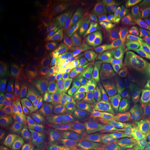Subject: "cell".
I'll return each instance as SVG.
<instances>
[{
	"label": "cell",
	"mask_w": 150,
	"mask_h": 150,
	"mask_svg": "<svg viewBox=\"0 0 150 150\" xmlns=\"http://www.w3.org/2000/svg\"><path fill=\"white\" fill-rule=\"evenodd\" d=\"M133 40L125 32L101 38L100 45L108 63L114 68L122 64L131 52Z\"/></svg>",
	"instance_id": "cell-1"
},
{
	"label": "cell",
	"mask_w": 150,
	"mask_h": 150,
	"mask_svg": "<svg viewBox=\"0 0 150 150\" xmlns=\"http://www.w3.org/2000/svg\"><path fill=\"white\" fill-rule=\"evenodd\" d=\"M88 129L91 142L102 149L117 138V129L110 116L104 111L90 117Z\"/></svg>",
	"instance_id": "cell-2"
},
{
	"label": "cell",
	"mask_w": 150,
	"mask_h": 150,
	"mask_svg": "<svg viewBox=\"0 0 150 150\" xmlns=\"http://www.w3.org/2000/svg\"><path fill=\"white\" fill-rule=\"evenodd\" d=\"M126 33L132 40L139 39L150 33V2L133 4L131 17Z\"/></svg>",
	"instance_id": "cell-3"
},
{
	"label": "cell",
	"mask_w": 150,
	"mask_h": 150,
	"mask_svg": "<svg viewBox=\"0 0 150 150\" xmlns=\"http://www.w3.org/2000/svg\"><path fill=\"white\" fill-rule=\"evenodd\" d=\"M65 101L73 113L87 109L92 104V94L83 86H70L65 89Z\"/></svg>",
	"instance_id": "cell-4"
},
{
	"label": "cell",
	"mask_w": 150,
	"mask_h": 150,
	"mask_svg": "<svg viewBox=\"0 0 150 150\" xmlns=\"http://www.w3.org/2000/svg\"><path fill=\"white\" fill-rule=\"evenodd\" d=\"M145 108L140 104H128L118 106L112 111L113 121L120 127L136 125L141 119Z\"/></svg>",
	"instance_id": "cell-5"
},
{
	"label": "cell",
	"mask_w": 150,
	"mask_h": 150,
	"mask_svg": "<svg viewBox=\"0 0 150 150\" xmlns=\"http://www.w3.org/2000/svg\"><path fill=\"white\" fill-rule=\"evenodd\" d=\"M105 11L122 30L126 31L132 13V7L130 1H110L106 6Z\"/></svg>",
	"instance_id": "cell-6"
},
{
	"label": "cell",
	"mask_w": 150,
	"mask_h": 150,
	"mask_svg": "<svg viewBox=\"0 0 150 150\" xmlns=\"http://www.w3.org/2000/svg\"><path fill=\"white\" fill-rule=\"evenodd\" d=\"M81 68L89 72L99 73L109 65L100 45L87 50L79 60Z\"/></svg>",
	"instance_id": "cell-7"
},
{
	"label": "cell",
	"mask_w": 150,
	"mask_h": 150,
	"mask_svg": "<svg viewBox=\"0 0 150 150\" xmlns=\"http://www.w3.org/2000/svg\"><path fill=\"white\" fill-rule=\"evenodd\" d=\"M92 27L101 38L125 32L104 10L93 18Z\"/></svg>",
	"instance_id": "cell-8"
},
{
	"label": "cell",
	"mask_w": 150,
	"mask_h": 150,
	"mask_svg": "<svg viewBox=\"0 0 150 150\" xmlns=\"http://www.w3.org/2000/svg\"><path fill=\"white\" fill-rule=\"evenodd\" d=\"M128 102L150 104V73H147L122 101V103Z\"/></svg>",
	"instance_id": "cell-9"
},
{
	"label": "cell",
	"mask_w": 150,
	"mask_h": 150,
	"mask_svg": "<svg viewBox=\"0 0 150 150\" xmlns=\"http://www.w3.org/2000/svg\"><path fill=\"white\" fill-rule=\"evenodd\" d=\"M45 139L52 147L61 150H70L72 147L74 136L69 129L61 128L50 131L47 134Z\"/></svg>",
	"instance_id": "cell-10"
},
{
	"label": "cell",
	"mask_w": 150,
	"mask_h": 150,
	"mask_svg": "<svg viewBox=\"0 0 150 150\" xmlns=\"http://www.w3.org/2000/svg\"><path fill=\"white\" fill-rule=\"evenodd\" d=\"M75 42L80 48L87 51L98 45L101 38L95 32L93 27L88 25L81 26L75 31Z\"/></svg>",
	"instance_id": "cell-11"
},
{
	"label": "cell",
	"mask_w": 150,
	"mask_h": 150,
	"mask_svg": "<svg viewBox=\"0 0 150 150\" xmlns=\"http://www.w3.org/2000/svg\"><path fill=\"white\" fill-rule=\"evenodd\" d=\"M147 71L145 70H142L139 73L131 76V77L123 81H122L118 87L116 89L111 97L109 99V103L112 105H117L118 104H121L122 101L126 95L130 92L131 90L134 88L138 82L142 79L145 77L147 74Z\"/></svg>",
	"instance_id": "cell-12"
},
{
	"label": "cell",
	"mask_w": 150,
	"mask_h": 150,
	"mask_svg": "<svg viewBox=\"0 0 150 150\" xmlns=\"http://www.w3.org/2000/svg\"><path fill=\"white\" fill-rule=\"evenodd\" d=\"M142 70L145 69L141 62L130 52V54L125 61L117 68V83L134 76Z\"/></svg>",
	"instance_id": "cell-13"
},
{
	"label": "cell",
	"mask_w": 150,
	"mask_h": 150,
	"mask_svg": "<svg viewBox=\"0 0 150 150\" xmlns=\"http://www.w3.org/2000/svg\"><path fill=\"white\" fill-rule=\"evenodd\" d=\"M52 108L47 99L40 97L34 101L31 106V115L38 122H46L52 114Z\"/></svg>",
	"instance_id": "cell-14"
},
{
	"label": "cell",
	"mask_w": 150,
	"mask_h": 150,
	"mask_svg": "<svg viewBox=\"0 0 150 150\" xmlns=\"http://www.w3.org/2000/svg\"><path fill=\"white\" fill-rule=\"evenodd\" d=\"M81 69L79 61L68 60L57 67L54 76L59 80H71L76 77Z\"/></svg>",
	"instance_id": "cell-15"
},
{
	"label": "cell",
	"mask_w": 150,
	"mask_h": 150,
	"mask_svg": "<svg viewBox=\"0 0 150 150\" xmlns=\"http://www.w3.org/2000/svg\"><path fill=\"white\" fill-rule=\"evenodd\" d=\"M97 85L104 91H111L117 84V70L108 65L98 73L97 77Z\"/></svg>",
	"instance_id": "cell-16"
},
{
	"label": "cell",
	"mask_w": 150,
	"mask_h": 150,
	"mask_svg": "<svg viewBox=\"0 0 150 150\" xmlns=\"http://www.w3.org/2000/svg\"><path fill=\"white\" fill-rule=\"evenodd\" d=\"M131 52L141 62L147 73H150V37L133 47Z\"/></svg>",
	"instance_id": "cell-17"
},
{
	"label": "cell",
	"mask_w": 150,
	"mask_h": 150,
	"mask_svg": "<svg viewBox=\"0 0 150 150\" xmlns=\"http://www.w3.org/2000/svg\"><path fill=\"white\" fill-rule=\"evenodd\" d=\"M25 134L31 142L36 144L45 138V131L40 123L34 120H28L25 124Z\"/></svg>",
	"instance_id": "cell-18"
},
{
	"label": "cell",
	"mask_w": 150,
	"mask_h": 150,
	"mask_svg": "<svg viewBox=\"0 0 150 150\" xmlns=\"http://www.w3.org/2000/svg\"><path fill=\"white\" fill-rule=\"evenodd\" d=\"M33 92L29 86L24 85L18 89L16 94V103L20 107H25L31 102Z\"/></svg>",
	"instance_id": "cell-19"
},
{
	"label": "cell",
	"mask_w": 150,
	"mask_h": 150,
	"mask_svg": "<svg viewBox=\"0 0 150 150\" xmlns=\"http://www.w3.org/2000/svg\"><path fill=\"white\" fill-rule=\"evenodd\" d=\"M125 138L128 143H138L145 145V140L148 137L143 131L134 127L125 134Z\"/></svg>",
	"instance_id": "cell-20"
},
{
	"label": "cell",
	"mask_w": 150,
	"mask_h": 150,
	"mask_svg": "<svg viewBox=\"0 0 150 150\" xmlns=\"http://www.w3.org/2000/svg\"><path fill=\"white\" fill-rule=\"evenodd\" d=\"M86 5V10L88 13L92 18H95L97 15H98L101 11H103L102 6L103 4L102 1L99 0H87L85 1Z\"/></svg>",
	"instance_id": "cell-21"
},
{
	"label": "cell",
	"mask_w": 150,
	"mask_h": 150,
	"mask_svg": "<svg viewBox=\"0 0 150 150\" xmlns=\"http://www.w3.org/2000/svg\"><path fill=\"white\" fill-rule=\"evenodd\" d=\"M127 146L125 140L120 137H117L112 142L106 146L103 150H126Z\"/></svg>",
	"instance_id": "cell-22"
},
{
	"label": "cell",
	"mask_w": 150,
	"mask_h": 150,
	"mask_svg": "<svg viewBox=\"0 0 150 150\" xmlns=\"http://www.w3.org/2000/svg\"><path fill=\"white\" fill-rule=\"evenodd\" d=\"M0 125L1 131L4 132H10L13 129V123L11 118L5 113H1L0 116Z\"/></svg>",
	"instance_id": "cell-23"
},
{
	"label": "cell",
	"mask_w": 150,
	"mask_h": 150,
	"mask_svg": "<svg viewBox=\"0 0 150 150\" xmlns=\"http://www.w3.org/2000/svg\"><path fill=\"white\" fill-rule=\"evenodd\" d=\"M136 128L140 129L143 131L145 134L147 135V137L150 136V111L148 115L146 116V117L143 120L140 122L138 125H136Z\"/></svg>",
	"instance_id": "cell-24"
},
{
	"label": "cell",
	"mask_w": 150,
	"mask_h": 150,
	"mask_svg": "<svg viewBox=\"0 0 150 150\" xmlns=\"http://www.w3.org/2000/svg\"><path fill=\"white\" fill-rule=\"evenodd\" d=\"M0 16H1V27H4L6 26H8L9 22L11 20L10 14H9L8 11L4 8H1L0 10Z\"/></svg>",
	"instance_id": "cell-25"
},
{
	"label": "cell",
	"mask_w": 150,
	"mask_h": 150,
	"mask_svg": "<svg viewBox=\"0 0 150 150\" xmlns=\"http://www.w3.org/2000/svg\"><path fill=\"white\" fill-rule=\"evenodd\" d=\"M56 54L59 58L65 57V55L67 54V48L65 47V42H60L58 44V45L56 47Z\"/></svg>",
	"instance_id": "cell-26"
},
{
	"label": "cell",
	"mask_w": 150,
	"mask_h": 150,
	"mask_svg": "<svg viewBox=\"0 0 150 150\" xmlns=\"http://www.w3.org/2000/svg\"><path fill=\"white\" fill-rule=\"evenodd\" d=\"M77 150H103L100 148L97 147V146L94 144L93 142L90 141L87 142L85 145L81 146L80 148H79Z\"/></svg>",
	"instance_id": "cell-27"
},
{
	"label": "cell",
	"mask_w": 150,
	"mask_h": 150,
	"mask_svg": "<svg viewBox=\"0 0 150 150\" xmlns=\"http://www.w3.org/2000/svg\"><path fill=\"white\" fill-rule=\"evenodd\" d=\"M143 145L138 143H132L128 150H141Z\"/></svg>",
	"instance_id": "cell-28"
},
{
	"label": "cell",
	"mask_w": 150,
	"mask_h": 150,
	"mask_svg": "<svg viewBox=\"0 0 150 150\" xmlns=\"http://www.w3.org/2000/svg\"><path fill=\"white\" fill-rule=\"evenodd\" d=\"M145 145L147 146V147L150 148V136L148 137L147 139H146L145 142Z\"/></svg>",
	"instance_id": "cell-29"
},
{
	"label": "cell",
	"mask_w": 150,
	"mask_h": 150,
	"mask_svg": "<svg viewBox=\"0 0 150 150\" xmlns=\"http://www.w3.org/2000/svg\"><path fill=\"white\" fill-rule=\"evenodd\" d=\"M141 150H149V147H147V146H145V145H143Z\"/></svg>",
	"instance_id": "cell-30"
},
{
	"label": "cell",
	"mask_w": 150,
	"mask_h": 150,
	"mask_svg": "<svg viewBox=\"0 0 150 150\" xmlns=\"http://www.w3.org/2000/svg\"><path fill=\"white\" fill-rule=\"evenodd\" d=\"M49 150H61V149H57V148L52 147V148H50V149H49Z\"/></svg>",
	"instance_id": "cell-31"
},
{
	"label": "cell",
	"mask_w": 150,
	"mask_h": 150,
	"mask_svg": "<svg viewBox=\"0 0 150 150\" xmlns=\"http://www.w3.org/2000/svg\"><path fill=\"white\" fill-rule=\"evenodd\" d=\"M149 150H150V148H149Z\"/></svg>",
	"instance_id": "cell-32"
}]
</instances>
